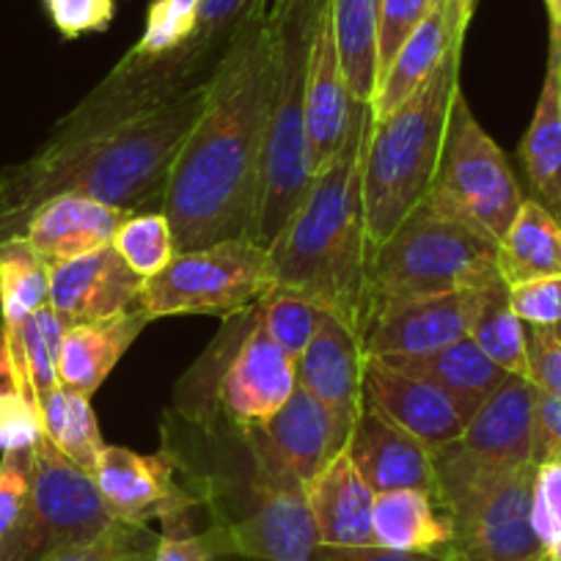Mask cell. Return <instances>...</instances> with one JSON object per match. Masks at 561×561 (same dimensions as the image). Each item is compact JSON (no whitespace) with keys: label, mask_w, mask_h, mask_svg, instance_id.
Instances as JSON below:
<instances>
[{"label":"cell","mask_w":561,"mask_h":561,"mask_svg":"<svg viewBox=\"0 0 561 561\" xmlns=\"http://www.w3.org/2000/svg\"><path fill=\"white\" fill-rule=\"evenodd\" d=\"M207 50L187 45L174 67L124 58L85 105L58 124L56 138L0 187V245L23 237L31 215L50 198L78 193L122 213L163 209L165 182L207 102L209 78L182 83L202 69ZM149 213V209H147Z\"/></svg>","instance_id":"6da1fadb"},{"label":"cell","mask_w":561,"mask_h":561,"mask_svg":"<svg viewBox=\"0 0 561 561\" xmlns=\"http://www.w3.org/2000/svg\"><path fill=\"white\" fill-rule=\"evenodd\" d=\"M275 67L273 0H253L215 61L202 116L165 182L160 213L176 253L253 237Z\"/></svg>","instance_id":"7a4b0ae2"},{"label":"cell","mask_w":561,"mask_h":561,"mask_svg":"<svg viewBox=\"0 0 561 561\" xmlns=\"http://www.w3.org/2000/svg\"><path fill=\"white\" fill-rule=\"evenodd\" d=\"M371 105H360L333 163L311 182L309 196L270 251L273 289H293L364 336L371 317V256L364 213V154Z\"/></svg>","instance_id":"3957f363"},{"label":"cell","mask_w":561,"mask_h":561,"mask_svg":"<svg viewBox=\"0 0 561 561\" xmlns=\"http://www.w3.org/2000/svg\"><path fill=\"white\" fill-rule=\"evenodd\" d=\"M460 58L462 47L397 111L371 122L364 154V213L371 248H380L433 187L451 102L460 91Z\"/></svg>","instance_id":"277c9868"},{"label":"cell","mask_w":561,"mask_h":561,"mask_svg":"<svg viewBox=\"0 0 561 561\" xmlns=\"http://www.w3.org/2000/svg\"><path fill=\"white\" fill-rule=\"evenodd\" d=\"M322 0H273L278 67L262 158V191L253 240L270 248L309 196V135H306V89Z\"/></svg>","instance_id":"5b68a950"},{"label":"cell","mask_w":561,"mask_h":561,"mask_svg":"<svg viewBox=\"0 0 561 561\" xmlns=\"http://www.w3.org/2000/svg\"><path fill=\"white\" fill-rule=\"evenodd\" d=\"M435 504L455 528V561H537L542 556L531 526L537 466L501 471L473 460L460 440L433 451Z\"/></svg>","instance_id":"8992f818"},{"label":"cell","mask_w":561,"mask_h":561,"mask_svg":"<svg viewBox=\"0 0 561 561\" xmlns=\"http://www.w3.org/2000/svg\"><path fill=\"white\" fill-rule=\"evenodd\" d=\"M499 284V242L493 237L415 207L404 224L375 248L371 317L410 300Z\"/></svg>","instance_id":"52a82bcc"},{"label":"cell","mask_w":561,"mask_h":561,"mask_svg":"<svg viewBox=\"0 0 561 561\" xmlns=\"http://www.w3.org/2000/svg\"><path fill=\"white\" fill-rule=\"evenodd\" d=\"M523 202L526 198L504 152L479 127L460 89L451 102L444 152H440L433 187L419 207L471 226L473 231H482L501 242L515 215L520 213Z\"/></svg>","instance_id":"ba28073f"},{"label":"cell","mask_w":561,"mask_h":561,"mask_svg":"<svg viewBox=\"0 0 561 561\" xmlns=\"http://www.w3.org/2000/svg\"><path fill=\"white\" fill-rule=\"evenodd\" d=\"M270 289V251L253 237H240L176 253L144 284V311L149 320L176 314L229 317L262 304Z\"/></svg>","instance_id":"9c48e42d"},{"label":"cell","mask_w":561,"mask_h":561,"mask_svg":"<svg viewBox=\"0 0 561 561\" xmlns=\"http://www.w3.org/2000/svg\"><path fill=\"white\" fill-rule=\"evenodd\" d=\"M116 523L94 477L42 438L31 451L28 523L3 561H36L61 545L96 539Z\"/></svg>","instance_id":"30bf717a"},{"label":"cell","mask_w":561,"mask_h":561,"mask_svg":"<svg viewBox=\"0 0 561 561\" xmlns=\"http://www.w3.org/2000/svg\"><path fill=\"white\" fill-rule=\"evenodd\" d=\"M202 537L215 553H237L259 561H311L320 548L306 488L264 462H256L253 506L248 515L220 523Z\"/></svg>","instance_id":"8fae6325"},{"label":"cell","mask_w":561,"mask_h":561,"mask_svg":"<svg viewBox=\"0 0 561 561\" xmlns=\"http://www.w3.org/2000/svg\"><path fill=\"white\" fill-rule=\"evenodd\" d=\"M504 287V284H499ZM490 289H457L435 298L410 300L375 314L360 344L366 355H427L471 336L482 317Z\"/></svg>","instance_id":"7c38bea8"},{"label":"cell","mask_w":561,"mask_h":561,"mask_svg":"<svg viewBox=\"0 0 561 561\" xmlns=\"http://www.w3.org/2000/svg\"><path fill=\"white\" fill-rule=\"evenodd\" d=\"M144 284L113 245L50 267V306L64 325H105L144 311Z\"/></svg>","instance_id":"4fadbf2b"},{"label":"cell","mask_w":561,"mask_h":561,"mask_svg":"<svg viewBox=\"0 0 561 561\" xmlns=\"http://www.w3.org/2000/svg\"><path fill=\"white\" fill-rule=\"evenodd\" d=\"M248 430L256 435L251 440L256 462L289 473L304 488L347 449V438L339 433L331 410L300 386L273 419Z\"/></svg>","instance_id":"5bb4252c"},{"label":"cell","mask_w":561,"mask_h":561,"mask_svg":"<svg viewBox=\"0 0 561 561\" xmlns=\"http://www.w3.org/2000/svg\"><path fill=\"white\" fill-rule=\"evenodd\" d=\"M91 477L107 512L129 526H144L149 517L171 523L193 504L176 484L169 455H138L122 446H105Z\"/></svg>","instance_id":"9a60e30c"},{"label":"cell","mask_w":561,"mask_h":561,"mask_svg":"<svg viewBox=\"0 0 561 561\" xmlns=\"http://www.w3.org/2000/svg\"><path fill=\"white\" fill-rule=\"evenodd\" d=\"M364 344L353 328L331 311H320L309 347L298 358V386L333 413L339 433L350 440L364 408Z\"/></svg>","instance_id":"2e32d148"},{"label":"cell","mask_w":561,"mask_h":561,"mask_svg":"<svg viewBox=\"0 0 561 561\" xmlns=\"http://www.w3.org/2000/svg\"><path fill=\"white\" fill-rule=\"evenodd\" d=\"M364 402L388 415L430 451L460 440L468 424V415L444 388L391 369L371 355L364 360Z\"/></svg>","instance_id":"e0dca14e"},{"label":"cell","mask_w":561,"mask_h":561,"mask_svg":"<svg viewBox=\"0 0 561 561\" xmlns=\"http://www.w3.org/2000/svg\"><path fill=\"white\" fill-rule=\"evenodd\" d=\"M358 107L360 105L353 102L347 80H344L336 34H333L331 0H322L314 42H311L309 89H306V135H309L311 174H322L333 163L342 144L347 140Z\"/></svg>","instance_id":"ac0fdd59"},{"label":"cell","mask_w":561,"mask_h":561,"mask_svg":"<svg viewBox=\"0 0 561 561\" xmlns=\"http://www.w3.org/2000/svg\"><path fill=\"white\" fill-rule=\"evenodd\" d=\"M534 404L537 386L528 377L506 375L471 415L460 435V446L488 468L515 471L534 466Z\"/></svg>","instance_id":"d6986e66"},{"label":"cell","mask_w":561,"mask_h":561,"mask_svg":"<svg viewBox=\"0 0 561 561\" xmlns=\"http://www.w3.org/2000/svg\"><path fill=\"white\" fill-rule=\"evenodd\" d=\"M473 7H477V0H438V3H433L427 18L421 20L419 28L410 34L399 56L393 58L386 80L371 100L375 122L397 111L451 53L460 50L468 23L473 18Z\"/></svg>","instance_id":"ffe728a7"},{"label":"cell","mask_w":561,"mask_h":561,"mask_svg":"<svg viewBox=\"0 0 561 561\" xmlns=\"http://www.w3.org/2000/svg\"><path fill=\"white\" fill-rule=\"evenodd\" d=\"M298 388V369L262 325L253 328L220 380V402L245 427L273 419Z\"/></svg>","instance_id":"44dd1931"},{"label":"cell","mask_w":561,"mask_h":561,"mask_svg":"<svg viewBox=\"0 0 561 561\" xmlns=\"http://www.w3.org/2000/svg\"><path fill=\"white\" fill-rule=\"evenodd\" d=\"M347 455L375 495L402 488L435 495L433 451L371 404L364 402L360 408L347 440Z\"/></svg>","instance_id":"7402d4cb"},{"label":"cell","mask_w":561,"mask_h":561,"mask_svg":"<svg viewBox=\"0 0 561 561\" xmlns=\"http://www.w3.org/2000/svg\"><path fill=\"white\" fill-rule=\"evenodd\" d=\"M124 220L127 213L122 209L78 193H64L31 215L23 229V240L34 248L47 267H56L113 245V237Z\"/></svg>","instance_id":"603a6c76"},{"label":"cell","mask_w":561,"mask_h":561,"mask_svg":"<svg viewBox=\"0 0 561 561\" xmlns=\"http://www.w3.org/2000/svg\"><path fill=\"white\" fill-rule=\"evenodd\" d=\"M306 499H309L311 515H314L320 545H325V548L375 545V534H371L375 493L364 482L347 449L333 457L306 484Z\"/></svg>","instance_id":"cb8c5ba5"},{"label":"cell","mask_w":561,"mask_h":561,"mask_svg":"<svg viewBox=\"0 0 561 561\" xmlns=\"http://www.w3.org/2000/svg\"><path fill=\"white\" fill-rule=\"evenodd\" d=\"M371 358H380L391 369L421 377V380L444 388L460 404L468 421L482 408L484 399L504 382V377L510 375L501 366H495L477 347L471 336L427 355H371Z\"/></svg>","instance_id":"d4e9b609"},{"label":"cell","mask_w":561,"mask_h":561,"mask_svg":"<svg viewBox=\"0 0 561 561\" xmlns=\"http://www.w3.org/2000/svg\"><path fill=\"white\" fill-rule=\"evenodd\" d=\"M375 545L402 553H449L455 528L427 490L402 488L375 495L371 506Z\"/></svg>","instance_id":"484cf974"},{"label":"cell","mask_w":561,"mask_h":561,"mask_svg":"<svg viewBox=\"0 0 561 561\" xmlns=\"http://www.w3.org/2000/svg\"><path fill=\"white\" fill-rule=\"evenodd\" d=\"M144 325H149L147 311H135L105 325H67L58 355V382L91 399Z\"/></svg>","instance_id":"4316f807"},{"label":"cell","mask_w":561,"mask_h":561,"mask_svg":"<svg viewBox=\"0 0 561 561\" xmlns=\"http://www.w3.org/2000/svg\"><path fill=\"white\" fill-rule=\"evenodd\" d=\"M520 160L526 165L534 198L561 220V91L559 58L553 47L548 53V72L539 91L537 111L520 144Z\"/></svg>","instance_id":"83f0119b"},{"label":"cell","mask_w":561,"mask_h":561,"mask_svg":"<svg viewBox=\"0 0 561 561\" xmlns=\"http://www.w3.org/2000/svg\"><path fill=\"white\" fill-rule=\"evenodd\" d=\"M561 273V220L537 198H526L499 242V275L506 289Z\"/></svg>","instance_id":"f1b7e54d"},{"label":"cell","mask_w":561,"mask_h":561,"mask_svg":"<svg viewBox=\"0 0 561 561\" xmlns=\"http://www.w3.org/2000/svg\"><path fill=\"white\" fill-rule=\"evenodd\" d=\"M382 0H331L333 34L353 102L371 105L377 91V23Z\"/></svg>","instance_id":"f546056e"},{"label":"cell","mask_w":561,"mask_h":561,"mask_svg":"<svg viewBox=\"0 0 561 561\" xmlns=\"http://www.w3.org/2000/svg\"><path fill=\"white\" fill-rule=\"evenodd\" d=\"M67 325L61 317L45 306L36 314H31L14 333H9L7 350L12 360V386L23 388L39 402L45 393L58 388V355Z\"/></svg>","instance_id":"4dcf8cb0"},{"label":"cell","mask_w":561,"mask_h":561,"mask_svg":"<svg viewBox=\"0 0 561 561\" xmlns=\"http://www.w3.org/2000/svg\"><path fill=\"white\" fill-rule=\"evenodd\" d=\"M36 404H39L45 438L61 455H67L75 466L94 473L105 444H102L100 427H96L91 399L72 391V388L58 386L50 393H45Z\"/></svg>","instance_id":"1f68e13d"},{"label":"cell","mask_w":561,"mask_h":561,"mask_svg":"<svg viewBox=\"0 0 561 561\" xmlns=\"http://www.w3.org/2000/svg\"><path fill=\"white\" fill-rule=\"evenodd\" d=\"M50 306V267L18 237L0 245V328L18 331L31 314Z\"/></svg>","instance_id":"d6a6232c"},{"label":"cell","mask_w":561,"mask_h":561,"mask_svg":"<svg viewBox=\"0 0 561 561\" xmlns=\"http://www.w3.org/2000/svg\"><path fill=\"white\" fill-rule=\"evenodd\" d=\"M471 339L477 347L501 366L510 375H520L531 380V366H528V339L526 325L510 306V289L499 287L490 295L482 317L473 325Z\"/></svg>","instance_id":"836d02e7"},{"label":"cell","mask_w":561,"mask_h":561,"mask_svg":"<svg viewBox=\"0 0 561 561\" xmlns=\"http://www.w3.org/2000/svg\"><path fill=\"white\" fill-rule=\"evenodd\" d=\"M113 248L122 253L124 262L140 275L152 278L171 259L176 256L174 231L163 213H133L127 215L113 237Z\"/></svg>","instance_id":"e575fe53"},{"label":"cell","mask_w":561,"mask_h":561,"mask_svg":"<svg viewBox=\"0 0 561 561\" xmlns=\"http://www.w3.org/2000/svg\"><path fill=\"white\" fill-rule=\"evenodd\" d=\"M198 23V0H152L147 28L129 53V61H158L191 45Z\"/></svg>","instance_id":"d590c367"},{"label":"cell","mask_w":561,"mask_h":561,"mask_svg":"<svg viewBox=\"0 0 561 561\" xmlns=\"http://www.w3.org/2000/svg\"><path fill=\"white\" fill-rule=\"evenodd\" d=\"M320 306L293 289H270L259 304V325L298 364L317 328Z\"/></svg>","instance_id":"8d00e7d4"},{"label":"cell","mask_w":561,"mask_h":561,"mask_svg":"<svg viewBox=\"0 0 561 561\" xmlns=\"http://www.w3.org/2000/svg\"><path fill=\"white\" fill-rule=\"evenodd\" d=\"M31 504V451H7L0 460V561L23 534Z\"/></svg>","instance_id":"74e56055"},{"label":"cell","mask_w":561,"mask_h":561,"mask_svg":"<svg viewBox=\"0 0 561 561\" xmlns=\"http://www.w3.org/2000/svg\"><path fill=\"white\" fill-rule=\"evenodd\" d=\"M45 438L36 399L12 382H0V451H34Z\"/></svg>","instance_id":"f35d334b"},{"label":"cell","mask_w":561,"mask_h":561,"mask_svg":"<svg viewBox=\"0 0 561 561\" xmlns=\"http://www.w3.org/2000/svg\"><path fill=\"white\" fill-rule=\"evenodd\" d=\"M433 9V0H382L380 23H377V89L386 80L393 58L404 47L419 23ZM377 94V91H375Z\"/></svg>","instance_id":"ab89813d"},{"label":"cell","mask_w":561,"mask_h":561,"mask_svg":"<svg viewBox=\"0 0 561 561\" xmlns=\"http://www.w3.org/2000/svg\"><path fill=\"white\" fill-rule=\"evenodd\" d=\"M531 526L542 553L561 561V462H542L534 473Z\"/></svg>","instance_id":"60d3db41"},{"label":"cell","mask_w":561,"mask_h":561,"mask_svg":"<svg viewBox=\"0 0 561 561\" xmlns=\"http://www.w3.org/2000/svg\"><path fill=\"white\" fill-rule=\"evenodd\" d=\"M510 306L526 328H548L561 322V273L526 280L510 289Z\"/></svg>","instance_id":"b9f144b4"},{"label":"cell","mask_w":561,"mask_h":561,"mask_svg":"<svg viewBox=\"0 0 561 561\" xmlns=\"http://www.w3.org/2000/svg\"><path fill=\"white\" fill-rule=\"evenodd\" d=\"M42 7L64 39L107 31L116 14V0H42Z\"/></svg>","instance_id":"7bdbcfd3"},{"label":"cell","mask_w":561,"mask_h":561,"mask_svg":"<svg viewBox=\"0 0 561 561\" xmlns=\"http://www.w3.org/2000/svg\"><path fill=\"white\" fill-rule=\"evenodd\" d=\"M147 534L144 526H129V523H116L89 542H75L53 548L42 553L36 561H118L124 550L133 548L140 537Z\"/></svg>","instance_id":"ee69618b"},{"label":"cell","mask_w":561,"mask_h":561,"mask_svg":"<svg viewBox=\"0 0 561 561\" xmlns=\"http://www.w3.org/2000/svg\"><path fill=\"white\" fill-rule=\"evenodd\" d=\"M531 382L561 397V322L548 328H526Z\"/></svg>","instance_id":"f6af8a7d"},{"label":"cell","mask_w":561,"mask_h":561,"mask_svg":"<svg viewBox=\"0 0 561 561\" xmlns=\"http://www.w3.org/2000/svg\"><path fill=\"white\" fill-rule=\"evenodd\" d=\"M534 466L561 462V397L537 388L534 404Z\"/></svg>","instance_id":"bcb514c9"},{"label":"cell","mask_w":561,"mask_h":561,"mask_svg":"<svg viewBox=\"0 0 561 561\" xmlns=\"http://www.w3.org/2000/svg\"><path fill=\"white\" fill-rule=\"evenodd\" d=\"M251 7L253 0H198V23L191 45L213 50L220 36L234 34Z\"/></svg>","instance_id":"7dc6e473"},{"label":"cell","mask_w":561,"mask_h":561,"mask_svg":"<svg viewBox=\"0 0 561 561\" xmlns=\"http://www.w3.org/2000/svg\"><path fill=\"white\" fill-rule=\"evenodd\" d=\"M311 561H455L444 553H402V550H388L380 545H366V548H320L314 550Z\"/></svg>","instance_id":"c3c4849f"},{"label":"cell","mask_w":561,"mask_h":561,"mask_svg":"<svg viewBox=\"0 0 561 561\" xmlns=\"http://www.w3.org/2000/svg\"><path fill=\"white\" fill-rule=\"evenodd\" d=\"M215 550L209 548L207 539L202 534H187V537H180V534H165L163 539H158L154 545L152 561H215Z\"/></svg>","instance_id":"681fc988"},{"label":"cell","mask_w":561,"mask_h":561,"mask_svg":"<svg viewBox=\"0 0 561 561\" xmlns=\"http://www.w3.org/2000/svg\"><path fill=\"white\" fill-rule=\"evenodd\" d=\"M152 553H154V548L149 545V534H144V537H140L133 548L124 550V553L118 556V561H152Z\"/></svg>","instance_id":"f907efd6"},{"label":"cell","mask_w":561,"mask_h":561,"mask_svg":"<svg viewBox=\"0 0 561 561\" xmlns=\"http://www.w3.org/2000/svg\"><path fill=\"white\" fill-rule=\"evenodd\" d=\"M12 382V360H9L7 339H3V328H0V382Z\"/></svg>","instance_id":"816d5d0a"},{"label":"cell","mask_w":561,"mask_h":561,"mask_svg":"<svg viewBox=\"0 0 561 561\" xmlns=\"http://www.w3.org/2000/svg\"><path fill=\"white\" fill-rule=\"evenodd\" d=\"M550 47H553L556 58H559V91H561V25L550 23Z\"/></svg>","instance_id":"f5cc1de1"},{"label":"cell","mask_w":561,"mask_h":561,"mask_svg":"<svg viewBox=\"0 0 561 561\" xmlns=\"http://www.w3.org/2000/svg\"><path fill=\"white\" fill-rule=\"evenodd\" d=\"M548 3V12H550V23L561 25V0H545Z\"/></svg>","instance_id":"db71d44e"},{"label":"cell","mask_w":561,"mask_h":561,"mask_svg":"<svg viewBox=\"0 0 561 561\" xmlns=\"http://www.w3.org/2000/svg\"><path fill=\"white\" fill-rule=\"evenodd\" d=\"M537 561H556V559H550V556H545V553H542V556H539Z\"/></svg>","instance_id":"11a10c76"},{"label":"cell","mask_w":561,"mask_h":561,"mask_svg":"<svg viewBox=\"0 0 561 561\" xmlns=\"http://www.w3.org/2000/svg\"><path fill=\"white\" fill-rule=\"evenodd\" d=\"M433 3H438V0H433Z\"/></svg>","instance_id":"9f6ffc18"}]
</instances>
